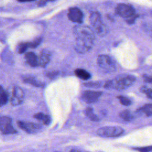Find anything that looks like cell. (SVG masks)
<instances>
[{
	"mask_svg": "<svg viewBox=\"0 0 152 152\" xmlns=\"http://www.w3.org/2000/svg\"><path fill=\"white\" fill-rule=\"evenodd\" d=\"M135 77L133 75L123 74L119 75L113 80L106 82L104 87L108 89L114 88L118 90H122L131 86L135 82Z\"/></svg>",
	"mask_w": 152,
	"mask_h": 152,
	"instance_id": "obj_2",
	"label": "cell"
},
{
	"mask_svg": "<svg viewBox=\"0 0 152 152\" xmlns=\"http://www.w3.org/2000/svg\"><path fill=\"white\" fill-rule=\"evenodd\" d=\"M69 152H81L78 150H75V149H72Z\"/></svg>",
	"mask_w": 152,
	"mask_h": 152,
	"instance_id": "obj_31",
	"label": "cell"
},
{
	"mask_svg": "<svg viewBox=\"0 0 152 152\" xmlns=\"http://www.w3.org/2000/svg\"><path fill=\"white\" fill-rule=\"evenodd\" d=\"M20 2H30V1H33L34 0H18Z\"/></svg>",
	"mask_w": 152,
	"mask_h": 152,
	"instance_id": "obj_30",
	"label": "cell"
},
{
	"mask_svg": "<svg viewBox=\"0 0 152 152\" xmlns=\"http://www.w3.org/2000/svg\"><path fill=\"white\" fill-rule=\"evenodd\" d=\"M28 47H29L28 43H26V42L21 43L18 45V53H24Z\"/></svg>",
	"mask_w": 152,
	"mask_h": 152,
	"instance_id": "obj_21",
	"label": "cell"
},
{
	"mask_svg": "<svg viewBox=\"0 0 152 152\" xmlns=\"http://www.w3.org/2000/svg\"><path fill=\"white\" fill-rule=\"evenodd\" d=\"M118 99L119 100L120 103L124 106H129L131 104V100L126 97L120 96L118 97Z\"/></svg>",
	"mask_w": 152,
	"mask_h": 152,
	"instance_id": "obj_20",
	"label": "cell"
},
{
	"mask_svg": "<svg viewBox=\"0 0 152 152\" xmlns=\"http://www.w3.org/2000/svg\"><path fill=\"white\" fill-rule=\"evenodd\" d=\"M144 81L146 83H150L152 84V77L151 76H148V75H144L143 77Z\"/></svg>",
	"mask_w": 152,
	"mask_h": 152,
	"instance_id": "obj_27",
	"label": "cell"
},
{
	"mask_svg": "<svg viewBox=\"0 0 152 152\" xmlns=\"http://www.w3.org/2000/svg\"><path fill=\"white\" fill-rule=\"evenodd\" d=\"M8 99V94L7 93L5 92L1 97H0V106H2L4 105H5Z\"/></svg>",
	"mask_w": 152,
	"mask_h": 152,
	"instance_id": "obj_23",
	"label": "cell"
},
{
	"mask_svg": "<svg viewBox=\"0 0 152 152\" xmlns=\"http://www.w3.org/2000/svg\"><path fill=\"white\" fill-rule=\"evenodd\" d=\"M24 81L26 83L31 84H32L33 86H36V87H41V86H43V84H42V83H41L39 82V81H37V80H36L34 78H32V77H27V78H24Z\"/></svg>",
	"mask_w": 152,
	"mask_h": 152,
	"instance_id": "obj_19",
	"label": "cell"
},
{
	"mask_svg": "<svg viewBox=\"0 0 152 152\" xmlns=\"http://www.w3.org/2000/svg\"><path fill=\"white\" fill-rule=\"evenodd\" d=\"M5 93V91H4V90L3 89V88H2L1 86H0V97H1Z\"/></svg>",
	"mask_w": 152,
	"mask_h": 152,
	"instance_id": "obj_29",
	"label": "cell"
},
{
	"mask_svg": "<svg viewBox=\"0 0 152 152\" xmlns=\"http://www.w3.org/2000/svg\"><path fill=\"white\" fill-rule=\"evenodd\" d=\"M24 100V93L19 87H14L11 98V103L13 106H17L22 103Z\"/></svg>",
	"mask_w": 152,
	"mask_h": 152,
	"instance_id": "obj_9",
	"label": "cell"
},
{
	"mask_svg": "<svg viewBox=\"0 0 152 152\" xmlns=\"http://www.w3.org/2000/svg\"><path fill=\"white\" fill-rule=\"evenodd\" d=\"M68 17L71 21L78 23H81L83 20V14L82 11L77 7L69 8Z\"/></svg>",
	"mask_w": 152,
	"mask_h": 152,
	"instance_id": "obj_11",
	"label": "cell"
},
{
	"mask_svg": "<svg viewBox=\"0 0 152 152\" xmlns=\"http://www.w3.org/2000/svg\"><path fill=\"white\" fill-rule=\"evenodd\" d=\"M102 94V93L100 91L87 90L83 93L82 99L87 103H92L97 102Z\"/></svg>",
	"mask_w": 152,
	"mask_h": 152,
	"instance_id": "obj_10",
	"label": "cell"
},
{
	"mask_svg": "<svg viewBox=\"0 0 152 152\" xmlns=\"http://www.w3.org/2000/svg\"><path fill=\"white\" fill-rule=\"evenodd\" d=\"M124 132V129L118 126H107L100 128L97 131V134L104 137H116Z\"/></svg>",
	"mask_w": 152,
	"mask_h": 152,
	"instance_id": "obj_4",
	"label": "cell"
},
{
	"mask_svg": "<svg viewBox=\"0 0 152 152\" xmlns=\"http://www.w3.org/2000/svg\"><path fill=\"white\" fill-rule=\"evenodd\" d=\"M55 152H58V151H55Z\"/></svg>",
	"mask_w": 152,
	"mask_h": 152,
	"instance_id": "obj_34",
	"label": "cell"
},
{
	"mask_svg": "<svg viewBox=\"0 0 152 152\" xmlns=\"http://www.w3.org/2000/svg\"><path fill=\"white\" fill-rule=\"evenodd\" d=\"M135 150H138L140 152H150L152 151V146H148L145 147H138L135 148Z\"/></svg>",
	"mask_w": 152,
	"mask_h": 152,
	"instance_id": "obj_25",
	"label": "cell"
},
{
	"mask_svg": "<svg viewBox=\"0 0 152 152\" xmlns=\"http://www.w3.org/2000/svg\"><path fill=\"white\" fill-rule=\"evenodd\" d=\"M116 13L119 16L124 17L126 19L132 17L135 14V10L134 8L128 4H119L116 8Z\"/></svg>",
	"mask_w": 152,
	"mask_h": 152,
	"instance_id": "obj_7",
	"label": "cell"
},
{
	"mask_svg": "<svg viewBox=\"0 0 152 152\" xmlns=\"http://www.w3.org/2000/svg\"><path fill=\"white\" fill-rule=\"evenodd\" d=\"M33 117L37 119V120L41 121L44 125H49L51 122V118L50 117V116L48 115H45L41 112L36 113L33 116Z\"/></svg>",
	"mask_w": 152,
	"mask_h": 152,
	"instance_id": "obj_14",
	"label": "cell"
},
{
	"mask_svg": "<svg viewBox=\"0 0 152 152\" xmlns=\"http://www.w3.org/2000/svg\"><path fill=\"white\" fill-rule=\"evenodd\" d=\"M17 125L22 130L28 134L36 133L42 129L40 125L30 122L18 121H17Z\"/></svg>",
	"mask_w": 152,
	"mask_h": 152,
	"instance_id": "obj_8",
	"label": "cell"
},
{
	"mask_svg": "<svg viewBox=\"0 0 152 152\" xmlns=\"http://www.w3.org/2000/svg\"><path fill=\"white\" fill-rule=\"evenodd\" d=\"M41 40H42V39H41V38H37V39H34L33 42L28 43L29 47H30V48H36V47L40 44Z\"/></svg>",
	"mask_w": 152,
	"mask_h": 152,
	"instance_id": "obj_22",
	"label": "cell"
},
{
	"mask_svg": "<svg viewBox=\"0 0 152 152\" xmlns=\"http://www.w3.org/2000/svg\"><path fill=\"white\" fill-rule=\"evenodd\" d=\"M150 36L152 37V30H151V32H150Z\"/></svg>",
	"mask_w": 152,
	"mask_h": 152,
	"instance_id": "obj_32",
	"label": "cell"
},
{
	"mask_svg": "<svg viewBox=\"0 0 152 152\" xmlns=\"http://www.w3.org/2000/svg\"><path fill=\"white\" fill-rule=\"evenodd\" d=\"M74 34L75 37V49L78 53H85L92 48L94 36L90 27L77 25L74 28Z\"/></svg>",
	"mask_w": 152,
	"mask_h": 152,
	"instance_id": "obj_1",
	"label": "cell"
},
{
	"mask_svg": "<svg viewBox=\"0 0 152 152\" xmlns=\"http://www.w3.org/2000/svg\"><path fill=\"white\" fill-rule=\"evenodd\" d=\"M142 91L145 93L147 97L152 99V88H148L146 87H144L142 88Z\"/></svg>",
	"mask_w": 152,
	"mask_h": 152,
	"instance_id": "obj_24",
	"label": "cell"
},
{
	"mask_svg": "<svg viewBox=\"0 0 152 152\" xmlns=\"http://www.w3.org/2000/svg\"><path fill=\"white\" fill-rule=\"evenodd\" d=\"M48 1H53V0H48Z\"/></svg>",
	"mask_w": 152,
	"mask_h": 152,
	"instance_id": "obj_33",
	"label": "cell"
},
{
	"mask_svg": "<svg viewBox=\"0 0 152 152\" xmlns=\"http://www.w3.org/2000/svg\"><path fill=\"white\" fill-rule=\"evenodd\" d=\"M86 115L87 116L93 121H98L99 118L93 112V110L91 107H87L86 110Z\"/></svg>",
	"mask_w": 152,
	"mask_h": 152,
	"instance_id": "obj_17",
	"label": "cell"
},
{
	"mask_svg": "<svg viewBox=\"0 0 152 152\" xmlns=\"http://www.w3.org/2000/svg\"><path fill=\"white\" fill-rule=\"evenodd\" d=\"M50 53L47 50H43L42 51L39 60V64L42 67H45L50 61Z\"/></svg>",
	"mask_w": 152,
	"mask_h": 152,
	"instance_id": "obj_12",
	"label": "cell"
},
{
	"mask_svg": "<svg viewBox=\"0 0 152 152\" xmlns=\"http://www.w3.org/2000/svg\"><path fill=\"white\" fill-rule=\"evenodd\" d=\"M84 85L89 87H99L100 86V83L99 82H89L85 83Z\"/></svg>",
	"mask_w": 152,
	"mask_h": 152,
	"instance_id": "obj_26",
	"label": "cell"
},
{
	"mask_svg": "<svg viewBox=\"0 0 152 152\" xmlns=\"http://www.w3.org/2000/svg\"><path fill=\"white\" fill-rule=\"evenodd\" d=\"M25 58L27 62L33 67L37 66L39 64L37 56L33 52H28L25 55Z\"/></svg>",
	"mask_w": 152,
	"mask_h": 152,
	"instance_id": "obj_13",
	"label": "cell"
},
{
	"mask_svg": "<svg viewBox=\"0 0 152 152\" xmlns=\"http://www.w3.org/2000/svg\"><path fill=\"white\" fill-rule=\"evenodd\" d=\"M47 1H48V0H40L38 5L39 6H43L47 2Z\"/></svg>",
	"mask_w": 152,
	"mask_h": 152,
	"instance_id": "obj_28",
	"label": "cell"
},
{
	"mask_svg": "<svg viewBox=\"0 0 152 152\" xmlns=\"http://www.w3.org/2000/svg\"><path fill=\"white\" fill-rule=\"evenodd\" d=\"M138 111L143 112L146 116L152 115V104H147L138 109Z\"/></svg>",
	"mask_w": 152,
	"mask_h": 152,
	"instance_id": "obj_16",
	"label": "cell"
},
{
	"mask_svg": "<svg viewBox=\"0 0 152 152\" xmlns=\"http://www.w3.org/2000/svg\"><path fill=\"white\" fill-rule=\"evenodd\" d=\"M0 131L4 134H12L17 132L12 126L11 118L5 116L0 117Z\"/></svg>",
	"mask_w": 152,
	"mask_h": 152,
	"instance_id": "obj_6",
	"label": "cell"
},
{
	"mask_svg": "<svg viewBox=\"0 0 152 152\" xmlns=\"http://www.w3.org/2000/svg\"><path fill=\"white\" fill-rule=\"evenodd\" d=\"M97 63L99 66L106 71L111 72L116 70V65L112 58L106 55H100L97 58Z\"/></svg>",
	"mask_w": 152,
	"mask_h": 152,
	"instance_id": "obj_5",
	"label": "cell"
},
{
	"mask_svg": "<svg viewBox=\"0 0 152 152\" xmlns=\"http://www.w3.org/2000/svg\"><path fill=\"white\" fill-rule=\"evenodd\" d=\"M90 22L95 32L100 36L105 35L107 33V28L103 23L100 14L98 12H93L90 16Z\"/></svg>",
	"mask_w": 152,
	"mask_h": 152,
	"instance_id": "obj_3",
	"label": "cell"
},
{
	"mask_svg": "<svg viewBox=\"0 0 152 152\" xmlns=\"http://www.w3.org/2000/svg\"><path fill=\"white\" fill-rule=\"evenodd\" d=\"M119 116L121 118H122L125 121H130L133 118L131 112L128 110H125L121 112L119 114Z\"/></svg>",
	"mask_w": 152,
	"mask_h": 152,
	"instance_id": "obj_18",
	"label": "cell"
},
{
	"mask_svg": "<svg viewBox=\"0 0 152 152\" xmlns=\"http://www.w3.org/2000/svg\"><path fill=\"white\" fill-rule=\"evenodd\" d=\"M75 74L80 78L84 80H87L89 79L91 77V75L89 72H88L86 70L84 69H77L75 70Z\"/></svg>",
	"mask_w": 152,
	"mask_h": 152,
	"instance_id": "obj_15",
	"label": "cell"
}]
</instances>
